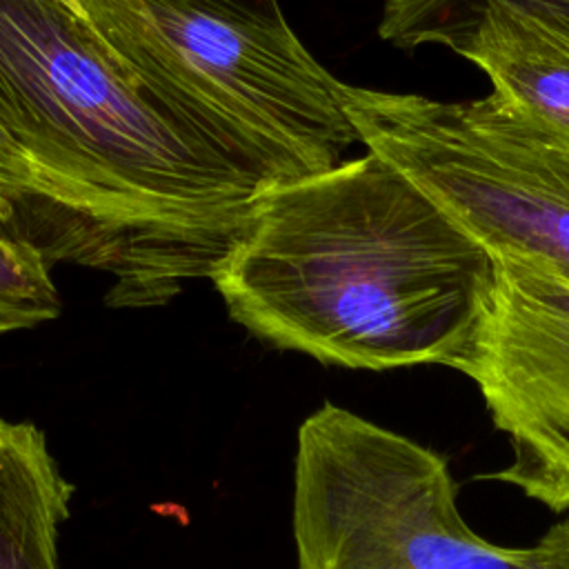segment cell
I'll return each mask as SVG.
<instances>
[{"mask_svg":"<svg viewBox=\"0 0 569 569\" xmlns=\"http://www.w3.org/2000/svg\"><path fill=\"white\" fill-rule=\"evenodd\" d=\"M0 127L53 193L47 260L109 273L113 309L211 280L267 191L60 0H0Z\"/></svg>","mask_w":569,"mask_h":569,"instance_id":"6da1fadb","label":"cell"},{"mask_svg":"<svg viewBox=\"0 0 569 569\" xmlns=\"http://www.w3.org/2000/svg\"><path fill=\"white\" fill-rule=\"evenodd\" d=\"M491 256L367 151L267 189L211 282L262 342L325 365H445L465 347Z\"/></svg>","mask_w":569,"mask_h":569,"instance_id":"7a4b0ae2","label":"cell"},{"mask_svg":"<svg viewBox=\"0 0 569 569\" xmlns=\"http://www.w3.org/2000/svg\"><path fill=\"white\" fill-rule=\"evenodd\" d=\"M133 78L258 184L345 160L358 133L331 76L282 22L180 0H80Z\"/></svg>","mask_w":569,"mask_h":569,"instance_id":"3957f363","label":"cell"},{"mask_svg":"<svg viewBox=\"0 0 569 569\" xmlns=\"http://www.w3.org/2000/svg\"><path fill=\"white\" fill-rule=\"evenodd\" d=\"M367 151L407 176L489 256L569 280V131L498 91L438 100L342 82Z\"/></svg>","mask_w":569,"mask_h":569,"instance_id":"277c9868","label":"cell"},{"mask_svg":"<svg viewBox=\"0 0 569 569\" xmlns=\"http://www.w3.org/2000/svg\"><path fill=\"white\" fill-rule=\"evenodd\" d=\"M298 569H542L476 533L436 449L325 402L298 429Z\"/></svg>","mask_w":569,"mask_h":569,"instance_id":"5b68a950","label":"cell"},{"mask_svg":"<svg viewBox=\"0 0 569 569\" xmlns=\"http://www.w3.org/2000/svg\"><path fill=\"white\" fill-rule=\"evenodd\" d=\"M491 282L449 365L478 387L511 458L487 478L553 513L569 511V280L491 253Z\"/></svg>","mask_w":569,"mask_h":569,"instance_id":"8992f818","label":"cell"},{"mask_svg":"<svg viewBox=\"0 0 569 569\" xmlns=\"http://www.w3.org/2000/svg\"><path fill=\"white\" fill-rule=\"evenodd\" d=\"M447 47L491 89L569 131V36L507 0H480L407 33L398 49Z\"/></svg>","mask_w":569,"mask_h":569,"instance_id":"52a82bcc","label":"cell"},{"mask_svg":"<svg viewBox=\"0 0 569 569\" xmlns=\"http://www.w3.org/2000/svg\"><path fill=\"white\" fill-rule=\"evenodd\" d=\"M69 485L33 422L0 418V569H58Z\"/></svg>","mask_w":569,"mask_h":569,"instance_id":"ba28073f","label":"cell"},{"mask_svg":"<svg viewBox=\"0 0 569 569\" xmlns=\"http://www.w3.org/2000/svg\"><path fill=\"white\" fill-rule=\"evenodd\" d=\"M51 262L29 240L0 224V333L31 329L60 316Z\"/></svg>","mask_w":569,"mask_h":569,"instance_id":"9c48e42d","label":"cell"},{"mask_svg":"<svg viewBox=\"0 0 569 569\" xmlns=\"http://www.w3.org/2000/svg\"><path fill=\"white\" fill-rule=\"evenodd\" d=\"M51 222L53 193L49 184L0 127V224L44 253Z\"/></svg>","mask_w":569,"mask_h":569,"instance_id":"30bf717a","label":"cell"},{"mask_svg":"<svg viewBox=\"0 0 569 569\" xmlns=\"http://www.w3.org/2000/svg\"><path fill=\"white\" fill-rule=\"evenodd\" d=\"M476 2L480 0H382L378 36L391 47H398L400 40L413 29L436 18L471 7ZM507 2L540 16L551 27L569 36V0H507Z\"/></svg>","mask_w":569,"mask_h":569,"instance_id":"8fae6325","label":"cell"},{"mask_svg":"<svg viewBox=\"0 0 569 569\" xmlns=\"http://www.w3.org/2000/svg\"><path fill=\"white\" fill-rule=\"evenodd\" d=\"M191 7L253 22H282L284 16L280 11L278 0H180Z\"/></svg>","mask_w":569,"mask_h":569,"instance_id":"7c38bea8","label":"cell"},{"mask_svg":"<svg viewBox=\"0 0 569 569\" xmlns=\"http://www.w3.org/2000/svg\"><path fill=\"white\" fill-rule=\"evenodd\" d=\"M533 551L542 569H569V516L551 525Z\"/></svg>","mask_w":569,"mask_h":569,"instance_id":"4fadbf2b","label":"cell"},{"mask_svg":"<svg viewBox=\"0 0 569 569\" xmlns=\"http://www.w3.org/2000/svg\"><path fill=\"white\" fill-rule=\"evenodd\" d=\"M60 2H64L67 7H71L73 11H78L80 16H84V18L89 20V16H87V11H84V7H82V2H80V0H60Z\"/></svg>","mask_w":569,"mask_h":569,"instance_id":"5bb4252c","label":"cell"}]
</instances>
